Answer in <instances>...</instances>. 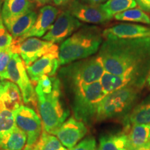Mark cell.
Masks as SVG:
<instances>
[{"instance_id":"1","label":"cell","mask_w":150,"mask_h":150,"mask_svg":"<svg viewBox=\"0 0 150 150\" xmlns=\"http://www.w3.org/2000/svg\"><path fill=\"white\" fill-rule=\"evenodd\" d=\"M105 72L122 75L143 88L150 73V38L104 39L98 52Z\"/></svg>"},{"instance_id":"2","label":"cell","mask_w":150,"mask_h":150,"mask_svg":"<svg viewBox=\"0 0 150 150\" xmlns=\"http://www.w3.org/2000/svg\"><path fill=\"white\" fill-rule=\"evenodd\" d=\"M35 91L43 130L54 135L70 115L61 99V81L45 75L36 83Z\"/></svg>"},{"instance_id":"3","label":"cell","mask_w":150,"mask_h":150,"mask_svg":"<svg viewBox=\"0 0 150 150\" xmlns=\"http://www.w3.org/2000/svg\"><path fill=\"white\" fill-rule=\"evenodd\" d=\"M103 29L97 25H83L61 42L59 47L60 65L86 59L99 52L104 37Z\"/></svg>"},{"instance_id":"4","label":"cell","mask_w":150,"mask_h":150,"mask_svg":"<svg viewBox=\"0 0 150 150\" xmlns=\"http://www.w3.org/2000/svg\"><path fill=\"white\" fill-rule=\"evenodd\" d=\"M104 72L102 61L97 54L62 65L59 71V76L61 82L72 90L99 81Z\"/></svg>"},{"instance_id":"5","label":"cell","mask_w":150,"mask_h":150,"mask_svg":"<svg viewBox=\"0 0 150 150\" xmlns=\"http://www.w3.org/2000/svg\"><path fill=\"white\" fill-rule=\"evenodd\" d=\"M142 89L127 86L105 95L99 103L96 121L122 120L137 104Z\"/></svg>"},{"instance_id":"6","label":"cell","mask_w":150,"mask_h":150,"mask_svg":"<svg viewBox=\"0 0 150 150\" xmlns=\"http://www.w3.org/2000/svg\"><path fill=\"white\" fill-rule=\"evenodd\" d=\"M72 93V108L74 117L87 126L96 121L98 106L106 95L99 81L70 90Z\"/></svg>"},{"instance_id":"7","label":"cell","mask_w":150,"mask_h":150,"mask_svg":"<svg viewBox=\"0 0 150 150\" xmlns=\"http://www.w3.org/2000/svg\"><path fill=\"white\" fill-rule=\"evenodd\" d=\"M7 80L18 86L21 91L24 104H32L37 106L36 95L32 81L28 75L24 61L20 55L16 53L13 54L8 65Z\"/></svg>"},{"instance_id":"8","label":"cell","mask_w":150,"mask_h":150,"mask_svg":"<svg viewBox=\"0 0 150 150\" xmlns=\"http://www.w3.org/2000/svg\"><path fill=\"white\" fill-rule=\"evenodd\" d=\"M16 126L27 136V145L24 150H33L42 132L40 115L29 106L22 105L14 111Z\"/></svg>"},{"instance_id":"9","label":"cell","mask_w":150,"mask_h":150,"mask_svg":"<svg viewBox=\"0 0 150 150\" xmlns=\"http://www.w3.org/2000/svg\"><path fill=\"white\" fill-rule=\"evenodd\" d=\"M84 25L83 22L65 9L56 18L50 30L42 37L43 40L54 44L61 43Z\"/></svg>"},{"instance_id":"10","label":"cell","mask_w":150,"mask_h":150,"mask_svg":"<svg viewBox=\"0 0 150 150\" xmlns=\"http://www.w3.org/2000/svg\"><path fill=\"white\" fill-rule=\"evenodd\" d=\"M65 9L83 23L97 25L106 24L111 20L103 10L102 5L91 4L83 0H72Z\"/></svg>"},{"instance_id":"11","label":"cell","mask_w":150,"mask_h":150,"mask_svg":"<svg viewBox=\"0 0 150 150\" xmlns=\"http://www.w3.org/2000/svg\"><path fill=\"white\" fill-rule=\"evenodd\" d=\"M59 66V48L54 44L50 51L26 67L30 79L36 83L45 75L54 76Z\"/></svg>"},{"instance_id":"12","label":"cell","mask_w":150,"mask_h":150,"mask_svg":"<svg viewBox=\"0 0 150 150\" xmlns=\"http://www.w3.org/2000/svg\"><path fill=\"white\" fill-rule=\"evenodd\" d=\"M54 43L36 37H29L21 42L13 43V51L20 55L26 67L29 66L38 59L54 45Z\"/></svg>"},{"instance_id":"13","label":"cell","mask_w":150,"mask_h":150,"mask_svg":"<svg viewBox=\"0 0 150 150\" xmlns=\"http://www.w3.org/2000/svg\"><path fill=\"white\" fill-rule=\"evenodd\" d=\"M88 132L86 125L74 117L67 120L54 133L62 145L70 150L80 141Z\"/></svg>"},{"instance_id":"14","label":"cell","mask_w":150,"mask_h":150,"mask_svg":"<svg viewBox=\"0 0 150 150\" xmlns=\"http://www.w3.org/2000/svg\"><path fill=\"white\" fill-rule=\"evenodd\" d=\"M59 13L60 11L57 7L52 5L43 6L39 10L37 19L32 28L24 36L13 43L20 42L29 37H42L51 28Z\"/></svg>"},{"instance_id":"15","label":"cell","mask_w":150,"mask_h":150,"mask_svg":"<svg viewBox=\"0 0 150 150\" xmlns=\"http://www.w3.org/2000/svg\"><path fill=\"white\" fill-rule=\"evenodd\" d=\"M104 39L150 38V27L138 24L120 23L103 30Z\"/></svg>"},{"instance_id":"16","label":"cell","mask_w":150,"mask_h":150,"mask_svg":"<svg viewBox=\"0 0 150 150\" xmlns=\"http://www.w3.org/2000/svg\"><path fill=\"white\" fill-rule=\"evenodd\" d=\"M35 4L32 0H4L1 9L3 22L11 21L34 11Z\"/></svg>"},{"instance_id":"17","label":"cell","mask_w":150,"mask_h":150,"mask_svg":"<svg viewBox=\"0 0 150 150\" xmlns=\"http://www.w3.org/2000/svg\"><path fill=\"white\" fill-rule=\"evenodd\" d=\"M23 98L18 86L9 80H1L0 106L15 111L22 106Z\"/></svg>"},{"instance_id":"18","label":"cell","mask_w":150,"mask_h":150,"mask_svg":"<svg viewBox=\"0 0 150 150\" xmlns=\"http://www.w3.org/2000/svg\"><path fill=\"white\" fill-rule=\"evenodd\" d=\"M122 121L124 128L134 125H150V94L135 105Z\"/></svg>"},{"instance_id":"19","label":"cell","mask_w":150,"mask_h":150,"mask_svg":"<svg viewBox=\"0 0 150 150\" xmlns=\"http://www.w3.org/2000/svg\"><path fill=\"white\" fill-rule=\"evenodd\" d=\"M38 13L32 11L19 18L5 22L4 25L14 39V42L29 32L34 24Z\"/></svg>"},{"instance_id":"20","label":"cell","mask_w":150,"mask_h":150,"mask_svg":"<svg viewBox=\"0 0 150 150\" xmlns=\"http://www.w3.org/2000/svg\"><path fill=\"white\" fill-rule=\"evenodd\" d=\"M127 137L128 150L142 147L150 142V125H134L124 128Z\"/></svg>"},{"instance_id":"21","label":"cell","mask_w":150,"mask_h":150,"mask_svg":"<svg viewBox=\"0 0 150 150\" xmlns=\"http://www.w3.org/2000/svg\"><path fill=\"white\" fill-rule=\"evenodd\" d=\"M97 150H128L127 137L125 131L102 135L99 138Z\"/></svg>"},{"instance_id":"22","label":"cell","mask_w":150,"mask_h":150,"mask_svg":"<svg viewBox=\"0 0 150 150\" xmlns=\"http://www.w3.org/2000/svg\"><path fill=\"white\" fill-rule=\"evenodd\" d=\"M100 83L106 95L127 86H134L131 81L125 76L112 74L106 72L103 74Z\"/></svg>"},{"instance_id":"23","label":"cell","mask_w":150,"mask_h":150,"mask_svg":"<svg viewBox=\"0 0 150 150\" xmlns=\"http://www.w3.org/2000/svg\"><path fill=\"white\" fill-rule=\"evenodd\" d=\"M16 127L14 112L0 106V147Z\"/></svg>"},{"instance_id":"24","label":"cell","mask_w":150,"mask_h":150,"mask_svg":"<svg viewBox=\"0 0 150 150\" xmlns=\"http://www.w3.org/2000/svg\"><path fill=\"white\" fill-rule=\"evenodd\" d=\"M27 145V136L18 127L7 137L0 149L1 150H24Z\"/></svg>"},{"instance_id":"25","label":"cell","mask_w":150,"mask_h":150,"mask_svg":"<svg viewBox=\"0 0 150 150\" xmlns=\"http://www.w3.org/2000/svg\"><path fill=\"white\" fill-rule=\"evenodd\" d=\"M136 6L137 4L135 0H108L102 4L103 10L110 19L113 18L116 14Z\"/></svg>"},{"instance_id":"26","label":"cell","mask_w":150,"mask_h":150,"mask_svg":"<svg viewBox=\"0 0 150 150\" xmlns=\"http://www.w3.org/2000/svg\"><path fill=\"white\" fill-rule=\"evenodd\" d=\"M113 18L118 21L133 22L144 24H150V17L145 11L139 8L128 9L116 14Z\"/></svg>"},{"instance_id":"27","label":"cell","mask_w":150,"mask_h":150,"mask_svg":"<svg viewBox=\"0 0 150 150\" xmlns=\"http://www.w3.org/2000/svg\"><path fill=\"white\" fill-rule=\"evenodd\" d=\"M33 149L35 150H67L57 137L50 134L42 129V134Z\"/></svg>"},{"instance_id":"28","label":"cell","mask_w":150,"mask_h":150,"mask_svg":"<svg viewBox=\"0 0 150 150\" xmlns=\"http://www.w3.org/2000/svg\"><path fill=\"white\" fill-rule=\"evenodd\" d=\"M12 45L8 47L0 49V79L7 80V67L13 54Z\"/></svg>"},{"instance_id":"29","label":"cell","mask_w":150,"mask_h":150,"mask_svg":"<svg viewBox=\"0 0 150 150\" xmlns=\"http://www.w3.org/2000/svg\"><path fill=\"white\" fill-rule=\"evenodd\" d=\"M13 42V38L6 28L0 15V49L11 47Z\"/></svg>"},{"instance_id":"30","label":"cell","mask_w":150,"mask_h":150,"mask_svg":"<svg viewBox=\"0 0 150 150\" xmlns=\"http://www.w3.org/2000/svg\"><path fill=\"white\" fill-rule=\"evenodd\" d=\"M70 150H97L96 140L93 136H88Z\"/></svg>"},{"instance_id":"31","label":"cell","mask_w":150,"mask_h":150,"mask_svg":"<svg viewBox=\"0 0 150 150\" xmlns=\"http://www.w3.org/2000/svg\"><path fill=\"white\" fill-rule=\"evenodd\" d=\"M137 6L145 12L150 13V0H135Z\"/></svg>"},{"instance_id":"32","label":"cell","mask_w":150,"mask_h":150,"mask_svg":"<svg viewBox=\"0 0 150 150\" xmlns=\"http://www.w3.org/2000/svg\"><path fill=\"white\" fill-rule=\"evenodd\" d=\"M72 0H52L53 3L56 6H67L69 3L71 2Z\"/></svg>"},{"instance_id":"33","label":"cell","mask_w":150,"mask_h":150,"mask_svg":"<svg viewBox=\"0 0 150 150\" xmlns=\"http://www.w3.org/2000/svg\"><path fill=\"white\" fill-rule=\"evenodd\" d=\"M85 2L91 4H95V5H102L108 1V0H83Z\"/></svg>"},{"instance_id":"34","label":"cell","mask_w":150,"mask_h":150,"mask_svg":"<svg viewBox=\"0 0 150 150\" xmlns=\"http://www.w3.org/2000/svg\"><path fill=\"white\" fill-rule=\"evenodd\" d=\"M132 150H150V142L149 143L147 144V145L142 146V147L136 148V149H134Z\"/></svg>"},{"instance_id":"35","label":"cell","mask_w":150,"mask_h":150,"mask_svg":"<svg viewBox=\"0 0 150 150\" xmlns=\"http://www.w3.org/2000/svg\"><path fill=\"white\" fill-rule=\"evenodd\" d=\"M145 85L147 86V88L149 89H150V73L147 76V80H146V83H145Z\"/></svg>"},{"instance_id":"36","label":"cell","mask_w":150,"mask_h":150,"mask_svg":"<svg viewBox=\"0 0 150 150\" xmlns=\"http://www.w3.org/2000/svg\"><path fill=\"white\" fill-rule=\"evenodd\" d=\"M35 1H38L40 4H45L48 3L50 0H35Z\"/></svg>"},{"instance_id":"37","label":"cell","mask_w":150,"mask_h":150,"mask_svg":"<svg viewBox=\"0 0 150 150\" xmlns=\"http://www.w3.org/2000/svg\"><path fill=\"white\" fill-rule=\"evenodd\" d=\"M1 80L0 81V93H1Z\"/></svg>"},{"instance_id":"38","label":"cell","mask_w":150,"mask_h":150,"mask_svg":"<svg viewBox=\"0 0 150 150\" xmlns=\"http://www.w3.org/2000/svg\"><path fill=\"white\" fill-rule=\"evenodd\" d=\"M1 0H0V5H1ZM0 8H1V7H0ZM0 11H1V10H0ZM0 15H1V11H0Z\"/></svg>"},{"instance_id":"39","label":"cell","mask_w":150,"mask_h":150,"mask_svg":"<svg viewBox=\"0 0 150 150\" xmlns=\"http://www.w3.org/2000/svg\"><path fill=\"white\" fill-rule=\"evenodd\" d=\"M33 150H35V149H33Z\"/></svg>"},{"instance_id":"40","label":"cell","mask_w":150,"mask_h":150,"mask_svg":"<svg viewBox=\"0 0 150 150\" xmlns=\"http://www.w3.org/2000/svg\"><path fill=\"white\" fill-rule=\"evenodd\" d=\"M0 150H1V149H0Z\"/></svg>"}]
</instances>
